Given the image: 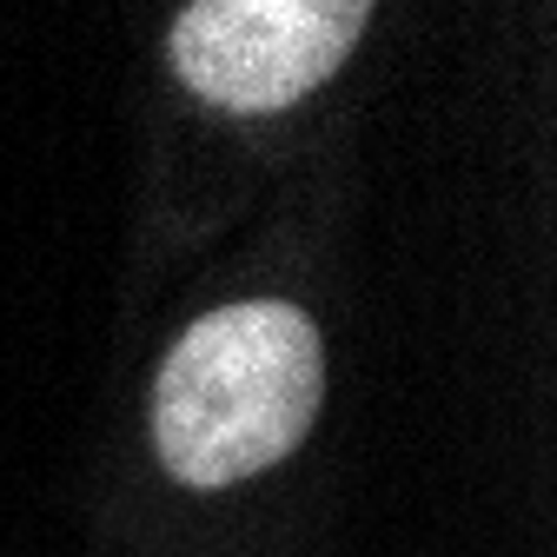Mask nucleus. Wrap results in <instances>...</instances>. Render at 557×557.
Segmentation results:
<instances>
[{"label": "nucleus", "instance_id": "f257e3e1", "mask_svg": "<svg viewBox=\"0 0 557 557\" xmlns=\"http://www.w3.org/2000/svg\"><path fill=\"white\" fill-rule=\"evenodd\" d=\"M325 405V338L286 299H239L186 325L153 385V451L193 492H226L306 445Z\"/></svg>", "mask_w": 557, "mask_h": 557}, {"label": "nucleus", "instance_id": "f03ea898", "mask_svg": "<svg viewBox=\"0 0 557 557\" xmlns=\"http://www.w3.org/2000/svg\"><path fill=\"white\" fill-rule=\"evenodd\" d=\"M366 21V0H199L173 21V74L206 107L278 113L338 74Z\"/></svg>", "mask_w": 557, "mask_h": 557}]
</instances>
